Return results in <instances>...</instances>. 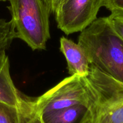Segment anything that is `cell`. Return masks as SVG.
Returning <instances> with one entry per match:
<instances>
[{
  "label": "cell",
  "mask_w": 123,
  "mask_h": 123,
  "mask_svg": "<svg viewBox=\"0 0 123 123\" xmlns=\"http://www.w3.org/2000/svg\"><path fill=\"white\" fill-rule=\"evenodd\" d=\"M78 43L90 64L123 83V40L107 17L97 18L82 31Z\"/></svg>",
  "instance_id": "6da1fadb"
},
{
  "label": "cell",
  "mask_w": 123,
  "mask_h": 123,
  "mask_svg": "<svg viewBox=\"0 0 123 123\" xmlns=\"http://www.w3.org/2000/svg\"><path fill=\"white\" fill-rule=\"evenodd\" d=\"M9 9L15 27L16 38L33 50L46 49L50 38V13L42 0H9Z\"/></svg>",
  "instance_id": "7a4b0ae2"
},
{
  "label": "cell",
  "mask_w": 123,
  "mask_h": 123,
  "mask_svg": "<svg viewBox=\"0 0 123 123\" xmlns=\"http://www.w3.org/2000/svg\"><path fill=\"white\" fill-rule=\"evenodd\" d=\"M89 101L83 77L77 75L65 78L33 100L35 108L41 115L75 105L88 107Z\"/></svg>",
  "instance_id": "3957f363"
},
{
  "label": "cell",
  "mask_w": 123,
  "mask_h": 123,
  "mask_svg": "<svg viewBox=\"0 0 123 123\" xmlns=\"http://www.w3.org/2000/svg\"><path fill=\"white\" fill-rule=\"evenodd\" d=\"M103 0H66L54 13L57 27L66 35L81 32L97 19Z\"/></svg>",
  "instance_id": "277c9868"
},
{
  "label": "cell",
  "mask_w": 123,
  "mask_h": 123,
  "mask_svg": "<svg viewBox=\"0 0 123 123\" xmlns=\"http://www.w3.org/2000/svg\"><path fill=\"white\" fill-rule=\"evenodd\" d=\"M0 102L18 107L31 105L33 100L23 96L14 85L10 74L9 57L6 53L0 56Z\"/></svg>",
  "instance_id": "5b68a950"
},
{
  "label": "cell",
  "mask_w": 123,
  "mask_h": 123,
  "mask_svg": "<svg viewBox=\"0 0 123 123\" xmlns=\"http://www.w3.org/2000/svg\"><path fill=\"white\" fill-rule=\"evenodd\" d=\"M60 50L67 60L69 74L81 77L87 75L91 64L81 46L65 37L60 38Z\"/></svg>",
  "instance_id": "8992f818"
},
{
  "label": "cell",
  "mask_w": 123,
  "mask_h": 123,
  "mask_svg": "<svg viewBox=\"0 0 123 123\" xmlns=\"http://www.w3.org/2000/svg\"><path fill=\"white\" fill-rule=\"evenodd\" d=\"M87 111L86 106L75 105L45 113L41 117L43 123H75L81 119Z\"/></svg>",
  "instance_id": "52a82bcc"
},
{
  "label": "cell",
  "mask_w": 123,
  "mask_h": 123,
  "mask_svg": "<svg viewBox=\"0 0 123 123\" xmlns=\"http://www.w3.org/2000/svg\"><path fill=\"white\" fill-rule=\"evenodd\" d=\"M35 108L34 103L25 107H18L0 102V123H22L26 113Z\"/></svg>",
  "instance_id": "ba28073f"
},
{
  "label": "cell",
  "mask_w": 123,
  "mask_h": 123,
  "mask_svg": "<svg viewBox=\"0 0 123 123\" xmlns=\"http://www.w3.org/2000/svg\"><path fill=\"white\" fill-rule=\"evenodd\" d=\"M15 38L16 30L12 20L7 21L4 19H0V56L6 53Z\"/></svg>",
  "instance_id": "9c48e42d"
},
{
  "label": "cell",
  "mask_w": 123,
  "mask_h": 123,
  "mask_svg": "<svg viewBox=\"0 0 123 123\" xmlns=\"http://www.w3.org/2000/svg\"><path fill=\"white\" fill-rule=\"evenodd\" d=\"M109 22L117 33L123 40V15H111L107 16Z\"/></svg>",
  "instance_id": "30bf717a"
},
{
  "label": "cell",
  "mask_w": 123,
  "mask_h": 123,
  "mask_svg": "<svg viewBox=\"0 0 123 123\" xmlns=\"http://www.w3.org/2000/svg\"><path fill=\"white\" fill-rule=\"evenodd\" d=\"M22 123H43L41 114L36 109L27 112L25 115Z\"/></svg>",
  "instance_id": "8fae6325"
},
{
  "label": "cell",
  "mask_w": 123,
  "mask_h": 123,
  "mask_svg": "<svg viewBox=\"0 0 123 123\" xmlns=\"http://www.w3.org/2000/svg\"><path fill=\"white\" fill-rule=\"evenodd\" d=\"M50 13L54 14L57 9L66 0H42Z\"/></svg>",
  "instance_id": "7c38bea8"
},
{
  "label": "cell",
  "mask_w": 123,
  "mask_h": 123,
  "mask_svg": "<svg viewBox=\"0 0 123 123\" xmlns=\"http://www.w3.org/2000/svg\"><path fill=\"white\" fill-rule=\"evenodd\" d=\"M79 123H94V121L92 120V117L88 111H87L83 117L79 121Z\"/></svg>",
  "instance_id": "4fadbf2b"
},
{
  "label": "cell",
  "mask_w": 123,
  "mask_h": 123,
  "mask_svg": "<svg viewBox=\"0 0 123 123\" xmlns=\"http://www.w3.org/2000/svg\"><path fill=\"white\" fill-rule=\"evenodd\" d=\"M9 1V0H0V1Z\"/></svg>",
  "instance_id": "5bb4252c"
}]
</instances>
